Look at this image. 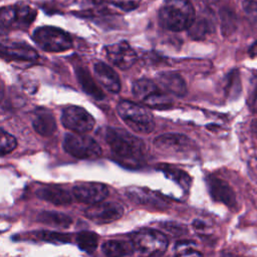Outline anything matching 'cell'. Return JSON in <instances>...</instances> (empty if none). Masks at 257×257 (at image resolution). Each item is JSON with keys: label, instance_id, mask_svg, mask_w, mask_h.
<instances>
[{"label": "cell", "instance_id": "1", "mask_svg": "<svg viewBox=\"0 0 257 257\" xmlns=\"http://www.w3.org/2000/svg\"><path fill=\"white\" fill-rule=\"evenodd\" d=\"M103 138L114 157L128 167L141 166L147 157L145 143L118 127H105Z\"/></svg>", "mask_w": 257, "mask_h": 257}, {"label": "cell", "instance_id": "2", "mask_svg": "<svg viewBox=\"0 0 257 257\" xmlns=\"http://www.w3.org/2000/svg\"><path fill=\"white\" fill-rule=\"evenodd\" d=\"M196 19V12L190 0H165L159 10L160 24L171 31L189 29Z\"/></svg>", "mask_w": 257, "mask_h": 257}, {"label": "cell", "instance_id": "3", "mask_svg": "<svg viewBox=\"0 0 257 257\" xmlns=\"http://www.w3.org/2000/svg\"><path fill=\"white\" fill-rule=\"evenodd\" d=\"M116 110L123 122L139 134H150L155 128V120L151 111L140 104L130 100H121Z\"/></svg>", "mask_w": 257, "mask_h": 257}, {"label": "cell", "instance_id": "4", "mask_svg": "<svg viewBox=\"0 0 257 257\" xmlns=\"http://www.w3.org/2000/svg\"><path fill=\"white\" fill-rule=\"evenodd\" d=\"M32 39L47 52H61L72 47V39L64 30L53 26H41L34 30Z\"/></svg>", "mask_w": 257, "mask_h": 257}, {"label": "cell", "instance_id": "5", "mask_svg": "<svg viewBox=\"0 0 257 257\" xmlns=\"http://www.w3.org/2000/svg\"><path fill=\"white\" fill-rule=\"evenodd\" d=\"M132 242L141 254L148 256H161L168 248V238L156 229L143 228L132 234Z\"/></svg>", "mask_w": 257, "mask_h": 257}, {"label": "cell", "instance_id": "6", "mask_svg": "<svg viewBox=\"0 0 257 257\" xmlns=\"http://www.w3.org/2000/svg\"><path fill=\"white\" fill-rule=\"evenodd\" d=\"M134 95L146 105L156 109H166L172 106L173 99L161 90L158 85L147 78L137 80L133 85Z\"/></svg>", "mask_w": 257, "mask_h": 257}, {"label": "cell", "instance_id": "7", "mask_svg": "<svg viewBox=\"0 0 257 257\" xmlns=\"http://www.w3.org/2000/svg\"><path fill=\"white\" fill-rule=\"evenodd\" d=\"M155 148L162 154L176 158H189L194 143L185 135L165 134L154 140Z\"/></svg>", "mask_w": 257, "mask_h": 257}, {"label": "cell", "instance_id": "8", "mask_svg": "<svg viewBox=\"0 0 257 257\" xmlns=\"http://www.w3.org/2000/svg\"><path fill=\"white\" fill-rule=\"evenodd\" d=\"M63 149L76 159H95L101 155L100 146L90 137L81 134H67L63 140Z\"/></svg>", "mask_w": 257, "mask_h": 257}, {"label": "cell", "instance_id": "9", "mask_svg": "<svg viewBox=\"0 0 257 257\" xmlns=\"http://www.w3.org/2000/svg\"><path fill=\"white\" fill-rule=\"evenodd\" d=\"M36 17V11L28 5L6 6L1 9V25L5 28L24 29L30 26Z\"/></svg>", "mask_w": 257, "mask_h": 257}, {"label": "cell", "instance_id": "10", "mask_svg": "<svg viewBox=\"0 0 257 257\" xmlns=\"http://www.w3.org/2000/svg\"><path fill=\"white\" fill-rule=\"evenodd\" d=\"M61 122L67 130L81 135L90 132L95 123L92 115L77 105H70L62 110Z\"/></svg>", "mask_w": 257, "mask_h": 257}, {"label": "cell", "instance_id": "11", "mask_svg": "<svg viewBox=\"0 0 257 257\" xmlns=\"http://www.w3.org/2000/svg\"><path fill=\"white\" fill-rule=\"evenodd\" d=\"M84 215L93 223L102 225L114 222L123 215V207L117 202H99L85 209Z\"/></svg>", "mask_w": 257, "mask_h": 257}, {"label": "cell", "instance_id": "12", "mask_svg": "<svg viewBox=\"0 0 257 257\" xmlns=\"http://www.w3.org/2000/svg\"><path fill=\"white\" fill-rule=\"evenodd\" d=\"M106 58L120 69H127L137 60V53L126 41L109 44L104 47Z\"/></svg>", "mask_w": 257, "mask_h": 257}, {"label": "cell", "instance_id": "13", "mask_svg": "<svg viewBox=\"0 0 257 257\" xmlns=\"http://www.w3.org/2000/svg\"><path fill=\"white\" fill-rule=\"evenodd\" d=\"M72 195L81 203L93 205L103 201L108 196V189L101 183L85 182L75 185L72 188Z\"/></svg>", "mask_w": 257, "mask_h": 257}, {"label": "cell", "instance_id": "14", "mask_svg": "<svg viewBox=\"0 0 257 257\" xmlns=\"http://www.w3.org/2000/svg\"><path fill=\"white\" fill-rule=\"evenodd\" d=\"M207 184L209 193L214 201L222 203L229 208L236 207L235 193L226 181L217 177H209Z\"/></svg>", "mask_w": 257, "mask_h": 257}, {"label": "cell", "instance_id": "15", "mask_svg": "<svg viewBox=\"0 0 257 257\" xmlns=\"http://www.w3.org/2000/svg\"><path fill=\"white\" fill-rule=\"evenodd\" d=\"M1 52L3 57H6L9 60L34 61L38 58L37 52L24 42L2 43Z\"/></svg>", "mask_w": 257, "mask_h": 257}, {"label": "cell", "instance_id": "16", "mask_svg": "<svg viewBox=\"0 0 257 257\" xmlns=\"http://www.w3.org/2000/svg\"><path fill=\"white\" fill-rule=\"evenodd\" d=\"M125 195L133 202L158 210H164L168 208V204L159 198L153 192L139 187H130L125 191Z\"/></svg>", "mask_w": 257, "mask_h": 257}, {"label": "cell", "instance_id": "17", "mask_svg": "<svg viewBox=\"0 0 257 257\" xmlns=\"http://www.w3.org/2000/svg\"><path fill=\"white\" fill-rule=\"evenodd\" d=\"M93 71L97 81L108 91L117 93L120 90V80L117 73L107 64L97 61L93 64Z\"/></svg>", "mask_w": 257, "mask_h": 257}, {"label": "cell", "instance_id": "18", "mask_svg": "<svg viewBox=\"0 0 257 257\" xmlns=\"http://www.w3.org/2000/svg\"><path fill=\"white\" fill-rule=\"evenodd\" d=\"M159 85L167 92L183 97L187 94V85L184 78L177 72L165 71L157 75Z\"/></svg>", "mask_w": 257, "mask_h": 257}, {"label": "cell", "instance_id": "19", "mask_svg": "<svg viewBox=\"0 0 257 257\" xmlns=\"http://www.w3.org/2000/svg\"><path fill=\"white\" fill-rule=\"evenodd\" d=\"M32 126L34 131L42 137L52 136L56 128V121L49 109L44 107H38L33 112Z\"/></svg>", "mask_w": 257, "mask_h": 257}, {"label": "cell", "instance_id": "20", "mask_svg": "<svg viewBox=\"0 0 257 257\" xmlns=\"http://www.w3.org/2000/svg\"><path fill=\"white\" fill-rule=\"evenodd\" d=\"M35 194L39 199L57 206L68 205L72 202L71 195L64 188L56 185L42 186L36 190Z\"/></svg>", "mask_w": 257, "mask_h": 257}, {"label": "cell", "instance_id": "21", "mask_svg": "<svg viewBox=\"0 0 257 257\" xmlns=\"http://www.w3.org/2000/svg\"><path fill=\"white\" fill-rule=\"evenodd\" d=\"M75 74L84 92H86L88 95L97 100L104 98V92L98 87V85L96 84V82L94 81V79L92 78V76L86 68L81 66L75 68Z\"/></svg>", "mask_w": 257, "mask_h": 257}, {"label": "cell", "instance_id": "22", "mask_svg": "<svg viewBox=\"0 0 257 257\" xmlns=\"http://www.w3.org/2000/svg\"><path fill=\"white\" fill-rule=\"evenodd\" d=\"M101 250L106 256H128L134 254L136 248L133 242L107 240L102 243Z\"/></svg>", "mask_w": 257, "mask_h": 257}, {"label": "cell", "instance_id": "23", "mask_svg": "<svg viewBox=\"0 0 257 257\" xmlns=\"http://www.w3.org/2000/svg\"><path fill=\"white\" fill-rule=\"evenodd\" d=\"M159 170L162 171L168 178H170L171 180H173L174 182H176L179 186H181L184 190L188 191L191 183H192V179L189 176L188 173H186L185 171L175 168L171 165H164L161 164L158 166Z\"/></svg>", "mask_w": 257, "mask_h": 257}, {"label": "cell", "instance_id": "24", "mask_svg": "<svg viewBox=\"0 0 257 257\" xmlns=\"http://www.w3.org/2000/svg\"><path fill=\"white\" fill-rule=\"evenodd\" d=\"M38 221H40L43 224L52 226V227H58V228H68L71 223L72 219L60 212H41L38 216Z\"/></svg>", "mask_w": 257, "mask_h": 257}, {"label": "cell", "instance_id": "25", "mask_svg": "<svg viewBox=\"0 0 257 257\" xmlns=\"http://www.w3.org/2000/svg\"><path fill=\"white\" fill-rule=\"evenodd\" d=\"M75 243L80 250L91 254L97 247L98 235L91 231H81L76 234Z\"/></svg>", "mask_w": 257, "mask_h": 257}, {"label": "cell", "instance_id": "26", "mask_svg": "<svg viewBox=\"0 0 257 257\" xmlns=\"http://www.w3.org/2000/svg\"><path fill=\"white\" fill-rule=\"evenodd\" d=\"M188 30L191 38L200 40V39H204L212 31V25L207 19L199 18V19H195L194 23Z\"/></svg>", "mask_w": 257, "mask_h": 257}, {"label": "cell", "instance_id": "27", "mask_svg": "<svg viewBox=\"0 0 257 257\" xmlns=\"http://www.w3.org/2000/svg\"><path fill=\"white\" fill-rule=\"evenodd\" d=\"M221 28L222 33L225 36L232 34L236 29V17L233 11L229 9H223L221 12Z\"/></svg>", "mask_w": 257, "mask_h": 257}, {"label": "cell", "instance_id": "28", "mask_svg": "<svg viewBox=\"0 0 257 257\" xmlns=\"http://www.w3.org/2000/svg\"><path fill=\"white\" fill-rule=\"evenodd\" d=\"M39 239L54 243V244H64L69 243L71 241V237L68 234L59 233V232H52V231H39L37 234Z\"/></svg>", "mask_w": 257, "mask_h": 257}, {"label": "cell", "instance_id": "29", "mask_svg": "<svg viewBox=\"0 0 257 257\" xmlns=\"http://www.w3.org/2000/svg\"><path fill=\"white\" fill-rule=\"evenodd\" d=\"M16 147H17L16 139L12 135L6 133L4 130H1V149H0L1 155L5 156L11 153L13 150H15Z\"/></svg>", "mask_w": 257, "mask_h": 257}, {"label": "cell", "instance_id": "30", "mask_svg": "<svg viewBox=\"0 0 257 257\" xmlns=\"http://www.w3.org/2000/svg\"><path fill=\"white\" fill-rule=\"evenodd\" d=\"M243 9L252 19L257 21V0H244Z\"/></svg>", "mask_w": 257, "mask_h": 257}, {"label": "cell", "instance_id": "31", "mask_svg": "<svg viewBox=\"0 0 257 257\" xmlns=\"http://www.w3.org/2000/svg\"><path fill=\"white\" fill-rule=\"evenodd\" d=\"M163 227L170 233L174 234V235H180L182 234V232H184V228L180 225V224H176V223H166V225H163Z\"/></svg>", "mask_w": 257, "mask_h": 257}, {"label": "cell", "instance_id": "32", "mask_svg": "<svg viewBox=\"0 0 257 257\" xmlns=\"http://www.w3.org/2000/svg\"><path fill=\"white\" fill-rule=\"evenodd\" d=\"M249 53L250 55L253 57V56H257V41L251 46L250 50H249Z\"/></svg>", "mask_w": 257, "mask_h": 257}, {"label": "cell", "instance_id": "33", "mask_svg": "<svg viewBox=\"0 0 257 257\" xmlns=\"http://www.w3.org/2000/svg\"><path fill=\"white\" fill-rule=\"evenodd\" d=\"M252 132L254 133V135L256 136L257 138V119H255L254 121H252Z\"/></svg>", "mask_w": 257, "mask_h": 257}, {"label": "cell", "instance_id": "34", "mask_svg": "<svg viewBox=\"0 0 257 257\" xmlns=\"http://www.w3.org/2000/svg\"><path fill=\"white\" fill-rule=\"evenodd\" d=\"M94 2H101V1H103V0H93Z\"/></svg>", "mask_w": 257, "mask_h": 257}]
</instances>
